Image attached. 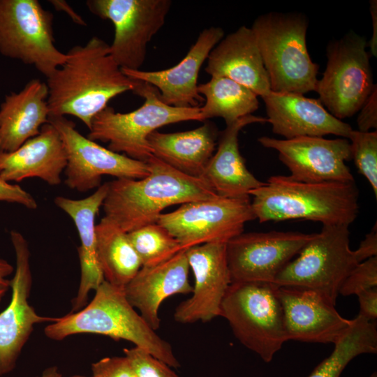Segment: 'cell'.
Instances as JSON below:
<instances>
[{
    "instance_id": "cell-1",
    "label": "cell",
    "mask_w": 377,
    "mask_h": 377,
    "mask_svg": "<svg viewBox=\"0 0 377 377\" xmlns=\"http://www.w3.org/2000/svg\"><path fill=\"white\" fill-rule=\"evenodd\" d=\"M66 54L64 62L45 82L49 117L71 115L89 129L94 117L108 102L133 91L136 81L123 73L111 56L110 45L98 36Z\"/></svg>"
},
{
    "instance_id": "cell-12",
    "label": "cell",
    "mask_w": 377,
    "mask_h": 377,
    "mask_svg": "<svg viewBox=\"0 0 377 377\" xmlns=\"http://www.w3.org/2000/svg\"><path fill=\"white\" fill-rule=\"evenodd\" d=\"M86 5L96 16L114 26L111 56L121 69L140 70L147 47L165 24L170 0H88Z\"/></svg>"
},
{
    "instance_id": "cell-10",
    "label": "cell",
    "mask_w": 377,
    "mask_h": 377,
    "mask_svg": "<svg viewBox=\"0 0 377 377\" xmlns=\"http://www.w3.org/2000/svg\"><path fill=\"white\" fill-rule=\"evenodd\" d=\"M364 37L350 31L327 47V66L316 90L327 111L341 120L357 112L376 84Z\"/></svg>"
},
{
    "instance_id": "cell-36",
    "label": "cell",
    "mask_w": 377,
    "mask_h": 377,
    "mask_svg": "<svg viewBox=\"0 0 377 377\" xmlns=\"http://www.w3.org/2000/svg\"><path fill=\"white\" fill-rule=\"evenodd\" d=\"M0 201L21 205L29 209H36L38 204L29 192L17 184H13L0 177Z\"/></svg>"
},
{
    "instance_id": "cell-30",
    "label": "cell",
    "mask_w": 377,
    "mask_h": 377,
    "mask_svg": "<svg viewBox=\"0 0 377 377\" xmlns=\"http://www.w3.org/2000/svg\"><path fill=\"white\" fill-rule=\"evenodd\" d=\"M332 353L308 377H340L348 363L362 354L377 352V330L372 321L357 315L334 343Z\"/></svg>"
},
{
    "instance_id": "cell-9",
    "label": "cell",
    "mask_w": 377,
    "mask_h": 377,
    "mask_svg": "<svg viewBox=\"0 0 377 377\" xmlns=\"http://www.w3.org/2000/svg\"><path fill=\"white\" fill-rule=\"evenodd\" d=\"M53 18L38 0H0V54L49 77L66 58L55 45Z\"/></svg>"
},
{
    "instance_id": "cell-42",
    "label": "cell",
    "mask_w": 377,
    "mask_h": 377,
    "mask_svg": "<svg viewBox=\"0 0 377 377\" xmlns=\"http://www.w3.org/2000/svg\"><path fill=\"white\" fill-rule=\"evenodd\" d=\"M15 271L13 266L5 259L0 258V285H10L7 277Z\"/></svg>"
},
{
    "instance_id": "cell-35",
    "label": "cell",
    "mask_w": 377,
    "mask_h": 377,
    "mask_svg": "<svg viewBox=\"0 0 377 377\" xmlns=\"http://www.w3.org/2000/svg\"><path fill=\"white\" fill-rule=\"evenodd\" d=\"M93 377H137L126 356L103 357L92 363Z\"/></svg>"
},
{
    "instance_id": "cell-23",
    "label": "cell",
    "mask_w": 377,
    "mask_h": 377,
    "mask_svg": "<svg viewBox=\"0 0 377 377\" xmlns=\"http://www.w3.org/2000/svg\"><path fill=\"white\" fill-rule=\"evenodd\" d=\"M205 71L211 77H228L262 98L271 91L256 37L246 26L223 38L212 50Z\"/></svg>"
},
{
    "instance_id": "cell-17",
    "label": "cell",
    "mask_w": 377,
    "mask_h": 377,
    "mask_svg": "<svg viewBox=\"0 0 377 377\" xmlns=\"http://www.w3.org/2000/svg\"><path fill=\"white\" fill-rule=\"evenodd\" d=\"M186 251L195 282L192 295L177 306L174 318L182 324L209 322L220 316L222 301L232 283L226 243H206Z\"/></svg>"
},
{
    "instance_id": "cell-33",
    "label": "cell",
    "mask_w": 377,
    "mask_h": 377,
    "mask_svg": "<svg viewBox=\"0 0 377 377\" xmlns=\"http://www.w3.org/2000/svg\"><path fill=\"white\" fill-rule=\"evenodd\" d=\"M137 377H180L171 367L138 347L124 349Z\"/></svg>"
},
{
    "instance_id": "cell-22",
    "label": "cell",
    "mask_w": 377,
    "mask_h": 377,
    "mask_svg": "<svg viewBox=\"0 0 377 377\" xmlns=\"http://www.w3.org/2000/svg\"><path fill=\"white\" fill-rule=\"evenodd\" d=\"M67 163L60 135L51 124L13 151L0 149V177L8 182L39 178L51 186L61 182Z\"/></svg>"
},
{
    "instance_id": "cell-21",
    "label": "cell",
    "mask_w": 377,
    "mask_h": 377,
    "mask_svg": "<svg viewBox=\"0 0 377 377\" xmlns=\"http://www.w3.org/2000/svg\"><path fill=\"white\" fill-rule=\"evenodd\" d=\"M189 269L186 251L182 250L158 265L142 266L124 288L128 301L154 330L160 326L158 311L166 298L191 293Z\"/></svg>"
},
{
    "instance_id": "cell-4",
    "label": "cell",
    "mask_w": 377,
    "mask_h": 377,
    "mask_svg": "<svg viewBox=\"0 0 377 377\" xmlns=\"http://www.w3.org/2000/svg\"><path fill=\"white\" fill-rule=\"evenodd\" d=\"M50 339L61 341L90 333L131 342L173 369L180 367L171 344L158 336L126 299L124 288L104 281L92 300L80 310L57 318L44 330Z\"/></svg>"
},
{
    "instance_id": "cell-19",
    "label": "cell",
    "mask_w": 377,
    "mask_h": 377,
    "mask_svg": "<svg viewBox=\"0 0 377 377\" xmlns=\"http://www.w3.org/2000/svg\"><path fill=\"white\" fill-rule=\"evenodd\" d=\"M224 37L221 27L203 29L186 56L175 66L154 71L121 69L130 78L149 84L158 91L161 101L177 108H197L204 98L198 92L200 68L212 50Z\"/></svg>"
},
{
    "instance_id": "cell-29",
    "label": "cell",
    "mask_w": 377,
    "mask_h": 377,
    "mask_svg": "<svg viewBox=\"0 0 377 377\" xmlns=\"http://www.w3.org/2000/svg\"><path fill=\"white\" fill-rule=\"evenodd\" d=\"M204 98L200 107L202 121L222 117L230 125L239 119L252 114L259 107L258 96L246 87L225 77L214 76L198 85Z\"/></svg>"
},
{
    "instance_id": "cell-14",
    "label": "cell",
    "mask_w": 377,
    "mask_h": 377,
    "mask_svg": "<svg viewBox=\"0 0 377 377\" xmlns=\"http://www.w3.org/2000/svg\"><path fill=\"white\" fill-rule=\"evenodd\" d=\"M300 232H242L226 243L232 283H272L311 238Z\"/></svg>"
},
{
    "instance_id": "cell-28",
    "label": "cell",
    "mask_w": 377,
    "mask_h": 377,
    "mask_svg": "<svg viewBox=\"0 0 377 377\" xmlns=\"http://www.w3.org/2000/svg\"><path fill=\"white\" fill-rule=\"evenodd\" d=\"M98 264L104 281L124 288L142 267L127 232L103 217L96 225Z\"/></svg>"
},
{
    "instance_id": "cell-24",
    "label": "cell",
    "mask_w": 377,
    "mask_h": 377,
    "mask_svg": "<svg viewBox=\"0 0 377 377\" xmlns=\"http://www.w3.org/2000/svg\"><path fill=\"white\" fill-rule=\"evenodd\" d=\"M108 184H101L94 193L82 199L64 196L54 198V204L73 221L80 240L78 254L80 281L76 296L72 300L75 312L84 307L90 291L96 290L104 281L97 256L95 219L108 192Z\"/></svg>"
},
{
    "instance_id": "cell-43",
    "label": "cell",
    "mask_w": 377,
    "mask_h": 377,
    "mask_svg": "<svg viewBox=\"0 0 377 377\" xmlns=\"http://www.w3.org/2000/svg\"><path fill=\"white\" fill-rule=\"evenodd\" d=\"M38 377H62V375L57 367H51L45 369L42 374Z\"/></svg>"
},
{
    "instance_id": "cell-45",
    "label": "cell",
    "mask_w": 377,
    "mask_h": 377,
    "mask_svg": "<svg viewBox=\"0 0 377 377\" xmlns=\"http://www.w3.org/2000/svg\"><path fill=\"white\" fill-rule=\"evenodd\" d=\"M71 377H89V376H80V375H74V376H72ZM91 377H93V376H91Z\"/></svg>"
},
{
    "instance_id": "cell-44",
    "label": "cell",
    "mask_w": 377,
    "mask_h": 377,
    "mask_svg": "<svg viewBox=\"0 0 377 377\" xmlns=\"http://www.w3.org/2000/svg\"><path fill=\"white\" fill-rule=\"evenodd\" d=\"M10 286V285H0V303L8 290H9Z\"/></svg>"
},
{
    "instance_id": "cell-46",
    "label": "cell",
    "mask_w": 377,
    "mask_h": 377,
    "mask_svg": "<svg viewBox=\"0 0 377 377\" xmlns=\"http://www.w3.org/2000/svg\"><path fill=\"white\" fill-rule=\"evenodd\" d=\"M370 377H377L376 372L373 373V374L370 376Z\"/></svg>"
},
{
    "instance_id": "cell-6",
    "label": "cell",
    "mask_w": 377,
    "mask_h": 377,
    "mask_svg": "<svg viewBox=\"0 0 377 377\" xmlns=\"http://www.w3.org/2000/svg\"><path fill=\"white\" fill-rule=\"evenodd\" d=\"M133 93L145 98L130 112H117L107 106L93 119L87 138L108 143V149L135 160L146 162L153 156L149 135L165 125L186 121H202L200 107L177 108L164 103L157 89L135 80Z\"/></svg>"
},
{
    "instance_id": "cell-18",
    "label": "cell",
    "mask_w": 377,
    "mask_h": 377,
    "mask_svg": "<svg viewBox=\"0 0 377 377\" xmlns=\"http://www.w3.org/2000/svg\"><path fill=\"white\" fill-rule=\"evenodd\" d=\"M276 294L288 340L334 344L351 325L336 304L315 290L277 286Z\"/></svg>"
},
{
    "instance_id": "cell-7",
    "label": "cell",
    "mask_w": 377,
    "mask_h": 377,
    "mask_svg": "<svg viewBox=\"0 0 377 377\" xmlns=\"http://www.w3.org/2000/svg\"><path fill=\"white\" fill-rule=\"evenodd\" d=\"M276 287L272 283H231L221 306L220 316L237 339L267 363L288 341Z\"/></svg>"
},
{
    "instance_id": "cell-40",
    "label": "cell",
    "mask_w": 377,
    "mask_h": 377,
    "mask_svg": "<svg viewBox=\"0 0 377 377\" xmlns=\"http://www.w3.org/2000/svg\"><path fill=\"white\" fill-rule=\"evenodd\" d=\"M49 3L57 11L64 12L71 19V20L80 26H87L84 18L80 15L65 0H50Z\"/></svg>"
},
{
    "instance_id": "cell-2",
    "label": "cell",
    "mask_w": 377,
    "mask_h": 377,
    "mask_svg": "<svg viewBox=\"0 0 377 377\" xmlns=\"http://www.w3.org/2000/svg\"><path fill=\"white\" fill-rule=\"evenodd\" d=\"M146 163V177L108 182L104 217L127 233L157 222L168 207L219 196L202 177L184 174L154 156Z\"/></svg>"
},
{
    "instance_id": "cell-15",
    "label": "cell",
    "mask_w": 377,
    "mask_h": 377,
    "mask_svg": "<svg viewBox=\"0 0 377 377\" xmlns=\"http://www.w3.org/2000/svg\"><path fill=\"white\" fill-rule=\"evenodd\" d=\"M258 142L278 151L279 160L288 168L292 179L306 183L355 182L346 161L351 159L347 138L325 139L302 136L276 139L262 136Z\"/></svg>"
},
{
    "instance_id": "cell-13",
    "label": "cell",
    "mask_w": 377,
    "mask_h": 377,
    "mask_svg": "<svg viewBox=\"0 0 377 377\" xmlns=\"http://www.w3.org/2000/svg\"><path fill=\"white\" fill-rule=\"evenodd\" d=\"M63 142L67 163L65 184L71 189L87 192L101 185L103 175L117 179H141L149 174L146 162L105 148L82 135L66 117H49Z\"/></svg>"
},
{
    "instance_id": "cell-39",
    "label": "cell",
    "mask_w": 377,
    "mask_h": 377,
    "mask_svg": "<svg viewBox=\"0 0 377 377\" xmlns=\"http://www.w3.org/2000/svg\"><path fill=\"white\" fill-rule=\"evenodd\" d=\"M359 263L377 256V227L376 223L371 230L366 235L359 247L354 250Z\"/></svg>"
},
{
    "instance_id": "cell-5",
    "label": "cell",
    "mask_w": 377,
    "mask_h": 377,
    "mask_svg": "<svg viewBox=\"0 0 377 377\" xmlns=\"http://www.w3.org/2000/svg\"><path fill=\"white\" fill-rule=\"evenodd\" d=\"M267 73L271 91L304 94L316 90L319 65L306 46L308 20L302 13L271 12L251 27Z\"/></svg>"
},
{
    "instance_id": "cell-25",
    "label": "cell",
    "mask_w": 377,
    "mask_h": 377,
    "mask_svg": "<svg viewBox=\"0 0 377 377\" xmlns=\"http://www.w3.org/2000/svg\"><path fill=\"white\" fill-rule=\"evenodd\" d=\"M265 122H267V118L249 114L226 126L222 131L217 150L201 177L218 195L232 198L249 197L251 191L264 184L247 169L239 151L238 136L247 125Z\"/></svg>"
},
{
    "instance_id": "cell-37",
    "label": "cell",
    "mask_w": 377,
    "mask_h": 377,
    "mask_svg": "<svg viewBox=\"0 0 377 377\" xmlns=\"http://www.w3.org/2000/svg\"><path fill=\"white\" fill-rule=\"evenodd\" d=\"M357 118L358 131H369L377 128V87L374 88L360 110Z\"/></svg>"
},
{
    "instance_id": "cell-26",
    "label": "cell",
    "mask_w": 377,
    "mask_h": 377,
    "mask_svg": "<svg viewBox=\"0 0 377 377\" xmlns=\"http://www.w3.org/2000/svg\"><path fill=\"white\" fill-rule=\"evenodd\" d=\"M48 88L45 82L30 80L18 92L5 96L0 105V149L13 151L36 136L49 123Z\"/></svg>"
},
{
    "instance_id": "cell-32",
    "label": "cell",
    "mask_w": 377,
    "mask_h": 377,
    "mask_svg": "<svg viewBox=\"0 0 377 377\" xmlns=\"http://www.w3.org/2000/svg\"><path fill=\"white\" fill-rule=\"evenodd\" d=\"M351 159L377 198V132L352 130L348 137Z\"/></svg>"
},
{
    "instance_id": "cell-34",
    "label": "cell",
    "mask_w": 377,
    "mask_h": 377,
    "mask_svg": "<svg viewBox=\"0 0 377 377\" xmlns=\"http://www.w3.org/2000/svg\"><path fill=\"white\" fill-rule=\"evenodd\" d=\"M377 287V256L358 263L341 285L339 294L357 295L362 291Z\"/></svg>"
},
{
    "instance_id": "cell-8",
    "label": "cell",
    "mask_w": 377,
    "mask_h": 377,
    "mask_svg": "<svg viewBox=\"0 0 377 377\" xmlns=\"http://www.w3.org/2000/svg\"><path fill=\"white\" fill-rule=\"evenodd\" d=\"M346 225H323L281 270L273 283L315 290L336 304L343 281L360 263L350 248Z\"/></svg>"
},
{
    "instance_id": "cell-11",
    "label": "cell",
    "mask_w": 377,
    "mask_h": 377,
    "mask_svg": "<svg viewBox=\"0 0 377 377\" xmlns=\"http://www.w3.org/2000/svg\"><path fill=\"white\" fill-rule=\"evenodd\" d=\"M256 219L249 197L214 198L182 204L161 214L157 223L186 250L195 246L227 243L244 232L246 222Z\"/></svg>"
},
{
    "instance_id": "cell-31",
    "label": "cell",
    "mask_w": 377,
    "mask_h": 377,
    "mask_svg": "<svg viewBox=\"0 0 377 377\" xmlns=\"http://www.w3.org/2000/svg\"><path fill=\"white\" fill-rule=\"evenodd\" d=\"M127 234L142 266L158 265L184 250L178 240L157 222Z\"/></svg>"
},
{
    "instance_id": "cell-3",
    "label": "cell",
    "mask_w": 377,
    "mask_h": 377,
    "mask_svg": "<svg viewBox=\"0 0 377 377\" xmlns=\"http://www.w3.org/2000/svg\"><path fill=\"white\" fill-rule=\"evenodd\" d=\"M250 195L253 212L260 223L305 219L349 226L359 212L355 182L306 183L289 176H272Z\"/></svg>"
},
{
    "instance_id": "cell-20",
    "label": "cell",
    "mask_w": 377,
    "mask_h": 377,
    "mask_svg": "<svg viewBox=\"0 0 377 377\" xmlns=\"http://www.w3.org/2000/svg\"><path fill=\"white\" fill-rule=\"evenodd\" d=\"M263 99L272 132L285 139L330 134L348 139L353 130L348 124L331 114L319 99L272 91Z\"/></svg>"
},
{
    "instance_id": "cell-38",
    "label": "cell",
    "mask_w": 377,
    "mask_h": 377,
    "mask_svg": "<svg viewBox=\"0 0 377 377\" xmlns=\"http://www.w3.org/2000/svg\"><path fill=\"white\" fill-rule=\"evenodd\" d=\"M360 304L358 315L372 321L377 318V287L369 288L357 295Z\"/></svg>"
},
{
    "instance_id": "cell-16",
    "label": "cell",
    "mask_w": 377,
    "mask_h": 377,
    "mask_svg": "<svg viewBox=\"0 0 377 377\" xmlns=\"http://www.w3.org/2000/svg\"><path fill=\"white\" fill-rule=\"evenodd\" d=\"M10 239L16 264L14 276L10 280V301L0 313V376L15 369L35 325L57 320V318L40 316L29 304L28 300L32 286V275L28 243L23 235L15 230L10 232Z\"/></svg>"
},
{
    "instance_id": "cell-41",
    "label": "cell",
    "mask_w": 377,
    "mask_h": 377,
    "mask_svg": "<svg viewBox=\"0 0 377 377\" xmlns=\"http://www.w3.org/2000/svg\"><path fill=\"white\" fill-rule=\"evenodd\" d=\"M370 13L372 18L373 34L368 45L370 47L371 55L377 56V1L376 0L370 1Z\"/></svg>"
},
{
    "instance_id": "cell-27",
    "label": "cell",
    "mask_w": 377,
    "mask_h": 377,
    "mask_svg": "<svg viewBox=\"0 0 377 377\" xmlns=\"http://www.w3.org/2000/svg\"><path fill=\"white\" fill-rule=\"evenodd\" d=\"M217 133L210 123L195 129L160 133L148 137L153 156L178 171L189 176L201 177L214 154Z\"/></svg>"
}]
</instances>
